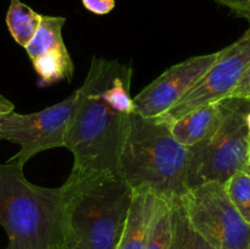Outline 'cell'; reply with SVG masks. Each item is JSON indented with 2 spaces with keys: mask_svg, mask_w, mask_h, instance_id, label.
Listing matches in <instances>:
<instances>
[{
  "mask_svg": "<svg viewBox=\"0 0 250 249\" xmlns=\"http://www.w3.org/2000/svg\"><path fill=\"white\" fill-rule=\"evenodd\" d=\"M131 63L93 56L83 84L75 90L65 146L73 155L71 176L116 173L128 120L136 112Z\"/></svg>",
  "mask_w": 250,
  "mask_h": 249,
  "instance_id": "6da1fadb",
  "label": "cell"
},
{
  "mask_svg": "<svg viewBox=\"0 0 250 249\" xmlns=\"http://www.w3.org/2000/svg\"><path fill=\"white\" fill-rule=\"evenodd\" d=\"M187 146L178 143L164 116L128 120L117 159L116 173L133 190L173 200L189 190Z\"/></svg>",
  "mask_w": 250,
  "mask_h": 249,
  "instance_id": "7a4b0ae2",
  "label": "cell"
},
{
  "mask_svg": "<svg viewBox=\"0 0 250 249\" xmlns=\"http://www.w3.org/2000/svg\"><path fill=\"white\" fill-rule=\"evenodd\" d=\"M62 189L63 249H116L133 189L112 172L70 175Z\"/></svg>",
  "mask_w": 250,
  "mask_h": 249,
  "instance_id": "3957f363",
  "label": "cell"
},
{
  "mask_svg": "<svg viewBox=\"0 0 250 249\" xmlns=\"http://www.w3.org/2000/svg\"><path fill=\"white\" fill-rule=\"evenodd\" d=\"M62 195V186H37L22 166L0 164V225L7 249H63Z\"/></svg>",
  "mask_w": 250,
  "mask_h": 249,
  "instance_id": "277c9868",
  "label": "cell"
},
{
  "mask_svg": "<svg viewBox=\"0 0 250 249\" xmlns=\"http://www.w3.org/2000/svg\"><path fill=\"white\" fill-rule=\"evenodd\" d=\"M221 121L211 137L188 148V188L210 182L225 183L238 171L249 168L250 99L219 100Z\"/></svg>",
  "mask_w": 250,
  "mask_h": 249,
  "instance_id": "5b68a950",
  "label": "cell"
},
{
  "mask_svg": "<svg viewBox=\"0 0 250 249\" xmlns=\"http://www.w3.org/2000/svg\"><path fill=\"white\" fill-rule=\"evenodd\" d=\"M181 199L193 226L215 249H250V224L233 207L224 183L190 188Z\"/></svg>",
  "mask_w": 250,
  "mask_h": 249,
  "instance_id": "8992f818",
  "label": "cell"
},
{
  "mask_svg": "<svg viewBox=\"0 0 250 249\" xmlns=\"http://www.w3.org/2000/svg\"><path fill=\"white\" fill-rule=\"evenodd\" d=\"M76 93L62 102L32 114H10L0 116V139L19 144L20 150L9 163L23 167L41 151L65 146L68 124L75 107Z\"/></svg>",
  "mask_w": 250,
  "mask_h": 249,
  "instance_id": "52a82bcc",
  "label": "cell"
},
{
  "mask_svg": "<svg viewBox=\"0 0 250 249\" xmlns=\"http://www.w3.org/2000/svg\"><path fill=\"white\" fill-rule=\"evenodd\" d=\"M249 66L250 27L238 41L219 51V56L211 67L163 116L172 122L197 107L229 98Z\"/></svg>",
  "mask_w": 250,
  "mask_h": 249,
  "instance_id": "ba28073f",
  "label": "cell"
},
{
  "mask_svg": "<svg viewBox=\"0 0 250 249\" xmlns=\"http://www.w3.org/2000/svg\"><path fill=\"white\" fill-rule=\"evenodd\" d=\"M219 51L188 58L168 67L133 98L136 112L143 117H159L172 109L205 75Z\"/></svg>",
  "mask_w": 250,
  "mask_h": 249,
  "instance_id": "9c48e42d",
  "label": "cell"
},
{
  "mask_svg": "<svg viewBox=\"0 0 250 249\" xmlns=\"http://www.w3.org/2000/svg\"><path fill=\"white\" fill-rule=\"evenodd\" d=\"M220 121L221 111L219 103H210L171 122V132L178 143L189 148L211 137Z\"/></svg>",
  "mask_w": 250,
  "mask_h": 249,
  "instance_id": "30bf717a",
  "label": "cell"
},
{
  "mask_svg": "<svg viewBox=\"0 0 250 249\" xmlns=\"http://www.w3.org/2000/svg\"><path fill=\"white\" fill-rule=\"evenodd\" d=\"M155 195L144 190H133L131 207L116 249H146L149 224Z\"/></svg>",
  "mask_w": 250,
  "mask_h": 249,
  "instance_id": "8fae6325",
  "label": "cell"
},
{
  "mask_svg": "<svg viewBox=\"0 0 250 249\" xmlns=\"http://www.w3.org/2000/svg\"><path fill=\"white\" fill-rule=\"evenodd\" d=\"M32 61L39 80V87H49L61 81H71L75 73V65L65 43L53 46L34 58Z\"/></svg>",
  "mask_w": 250,
  "mask_h": 249,
  "instance_id": "7c38bea8",
  "label": "cell"
},
{
  "mask_svg": "<svg viewBox=\"0 0 250 249\" xmlns=\"http://www.w3.org/2000/svg\"><path fill=\"white\" fill-rule=\"evenodd\" d=\"M170 249H215L193 226L181 198L171 200Z\"/></svg>",
  "mask_w": 250,
  "mask_h": 249,
  "instance_id": "4fadbf2b",
  "label": "cell"
},
{
  "mask_svg": "<svg viewBox=\"0 0 250 249\" xmlns=\"http://www.w3.org/2000/svg\"><path fill=\"white\" fill-rule=\"evenodd\" d=\"M43 15L34 11L21 0H10L6 14V26L19 45L26 48L41 24Z\"/></svg>",
  "mask_w": 250,
  "mask_h": 249,
  "instance_id": "5bb4252c",
  "label": "cell"
},
{
  "mask_svg": "<svg viewBox=\"0 0 250 249\" xmlns=\"http://www.w3.org/2000/svg\"><path fill=\"white\" fill-rule=\"evenodd\" d=\"M171 200L155 197L146 249H170Z\"/></svg>",
  "mask_w": 250,
  "mask_h": 249,
  "instance_id": "9a60e30c",
  "label": "cell"
},
{
  "mask_svg": "<svg viewBox=\"0 0 250 249\" xmlns=\"http://www.w3.org/2000/svg\"><path fill=\"white\" fill-rule=\"evenodd\" d=\"M66 23L65 17L42 16L41 24L28 45L26 46L27 55L31 60L39 56L53 46L63 44L62 27Z\"/></svg>",
  "mask_w": 250,
  "mask_h": 249,
  "instance_id": "2e32d148",
  "label": "cell"
},
{
  "mask_svg": "<svg viewBox=\"0 0 250 249\" xmlns=\"http://www.w3.org/2000/svg\"><path fill=\"white\" fill-rule=\"evenodd\" d=\"M224 185L233 207L250 224V167L236 172Z\"/></svg>",
  "mask_w": 250,
  "mask_h": 249,
  "instance_id": "e0dca14e",
  "label": "cell"
},
{
  "mask_svg": "<svg viewBox=\"0 0 250 249\" xmlns=\"http://www.w3.org/2000/svg\"><path fill=\"white\" fill-rule=\"evenodd\" d=\"M82 4L88 11L95 15H107L115 9V0H82Z\"/></svg>",
  "mask_w": 250,
  "mask_h": 249,
  "instance_id": "ac0fdd59",
  "label": "cell"
},
{
  "mask_svg": "<svg viewBox=\"0 0 250 249\" xmlns=\"http://www.w3.org/2000/svg\"><path fill=\"white\" fill-rule=\"evenodd\" d=\"M229 97L250 99V66L248 67V70L244 72V75L242 76L241 81H239L238 84L236 85V88L232 90Z\"/></svg>",
  "mask_w": 250,
  "mask_h": 249,
  "instance_id": "d6986e66",
  "label": "cell"
},
{
  "mask_svg": "<svg viewBox=\"0 0 250 249\" xmlns=\"http://www.w3.org/2000/svg\"><path fill=\"white\" fill-rule=\"evenodd\" d=\"M214 1L229 7L232 12L250 6V0H214Z\"/></svg>",
  "mask_w": 250,
  "mask_h": 249,
  "instance_id": "ffe728a7",
  "label": "cell"
},
{
  "mask_svg": "<svg viewBox=\"0 0 250 249\" xmlns=\"http://www.w3.org/2000/svg\"><path fill=\"white\" fill-rule=\"evenodd\" d=\"M15 110V105L10 102L9 99L4 97V95H0V116L2 115L10 114Z\"/></svg>",
  "mask_w": 250,
  "mask_h": 249,
  "instance_id": "44dd1931",
  "label": "cell"
},
{
  "mask_svg": "<svg viewBox=\"0 0 250 249\" xmlns=\"http://www.w3.org/2000/svg\"><path fill=\"white\" fill-rule=\"evenodd\" d=\"M233 15L237 17H242V19L247 20L250 27V6L244 7V9H241V10H237V11L233 12Z\"/></svg>",
  "mask_w": 250,
  "mask_h": 249,
  "instance_id": "7402d4cb",
  "label": "cell"
},
{
  "mask_svg": "<svg viewBox=\"0 0 250 249\" xmlns=\"http://www.w3.org/2000/svg\"><path fill=\"white\" fill-rule=\"evenodd\" d=\"M248 126H249V129H250V114L248 115Z\"/></svg>",
  "mask_w": 250,
  "mask_h": 249,
  "instance_id": "603a6c76",
  "label": "cell"
},
{
  "mask_svg": "<svg viewBox=\"0 0 250 249\" xmlns=\"http://www.w3.org/2000/svg\"><path fill=\"white\" fill-rule=\"evenodd\" d=\"M249 165H250V149H249Z\"/></svg>",
  "mask_w": 250,
  "mask_h": 249,
  "instance_id": "cb8c5ba5",
  "label": "cell"
}]
</instances>
